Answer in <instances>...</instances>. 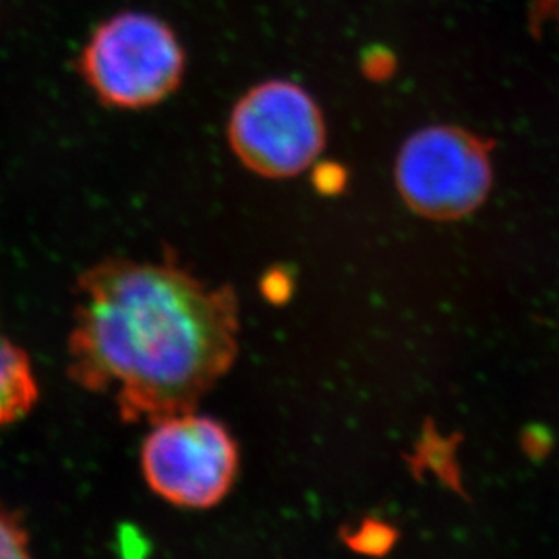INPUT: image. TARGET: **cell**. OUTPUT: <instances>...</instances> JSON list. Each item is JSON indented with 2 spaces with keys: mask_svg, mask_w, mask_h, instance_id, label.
Segmentation results:
<instances>
[{
  "mask_svg": "<svg viewBox=\"0 0 559 559\" xmlns=\"http://www.w3.org/2000/svg\"><path fill=\"white\" fill-rule=\"evenodd\" d=\"M68 373L126 423L192 412L233 370L239 302L175 263L106 259L74 285Z\"/></svg>",
  "mask_w": 559,
  "mask_h": 559,
  "instance_id": "6da1fadb",
  "label": "cell"
},
{
  "mask_svg": "<svg viewBox=\"0 0 559 559\" xmlns=\"http://www.w3.org/2000/svg\"><path fill=\"white\" fill-rule=\"evenodd\" d=\"M186 49L159 16L122 11L102 22L80 57L85 84L106 106L140 111L167 100L186 76Z\"/></svg>",
  "mask_w": 559,
  "mask_h": 559,
  "instance_id": "7a4b0ae2",
  "label": "cell"
},
{
  "mask_svg": "<svg viewBox=\"0 0 559 559\" xmlns=\"http://www.w3.org/2000/svg\"><path fill=\"white\" fill-rule=\"evenodd\" d=\"M492 145L462 127H424L395 162V183L409 211L429 222L475 214L492 189Z\"/></svg>",
  "mask_w": 559,
  "mask_h": 559,
  "instance_id": "3957f363",
  "label": "cell"
},
{
  "mask_svg": "<svg viewBox=\"0 0 559 559\" xmlns=\"http://www.w3.org/2000/svg\"><path fill=\"white\" fill-rule=\"evenodd\" d=\"M227 131L236 158L266 180L301 175L326 145L321 107L292 80H266L250 87L234 104Z\"/></svg>",
  "mask_w": 559,
  "mask_h": 559,
  "instance_id": "277c9868",
  "label": "cell"
},
{
  "mask_svg": "<svg viewBox=\"0 0 559 559\" xmlns=\"http://www.w3.org/2000/svg\"><path fill=\"white\" fill-rule=\"evenodd\" d=\"M239 448L216 418L192 412L153 423L142 448L148 489L173 506L211 509L238 478Z\"/></svg>",
  "mask_w": 559,
  "mask_h": 559,
  "instance_id": "5b68a950",
  "label": "cell"
},
{
  "mask_svg": "<svg viewBox=\"0 0 559 559\" xmlns=\"http://www.w3.org/2000/svg\"><path fill=\"white\" fill-rule=\"evenodd\" d=\"M38 395L37 377L26 352L0 335V428L26 417Z\"/></svg>",
  "mask_w": 559,
  "mask_h": 559,
  "instance_id": "8992f818",
  "label": "cell"
},
{
  "mask_svg": "<svg viewBox=\"0 0 559 559\" xmlns=\"http://www.w3.org/2000/svg\"><path fill=\"white\" fill-rule=\"evenodd\" d=\"M399 534L395 528L379 520H365L359 527L344 533L349 549L362 555L384 556L393 549Z\"/></svg>",
  "mask_w": 559,
  "mask_h": 559,
  "instance_id": "52a82bcc",
  "label": "cell"
},
{
  "mask_svg": "<svg viewBox=\"0 0 559 559\" xmlns=\"http://www.w3.org/2000/svg\"><path fill=\"white\" fill-rule=\"evenodd\" d=\"M29 533L15 512L0 506V559L29 558Z\"/></svg>",
  "mask_w": 559,
  "mask_h": 559,
  "instance_id": "ba28073f",
  "label": "cell"
},
{
  "mask_svg": "<svg viewBox=\"0 0 559 559\" xmlns=\"http://www.w3.org/2000/svg\"><path fill=\"white\" fill-rule=\"evenodd\" d=\"M316 183L319 189L324 190L328 194H333L338 189H343V170L338 167H319V170H316Z\"/></svg>",
  "mask_w": 559,
  "mask_h": 559,
  "instance_id": "9c48e42d",
  "label": "cell"
}]
</instances>
